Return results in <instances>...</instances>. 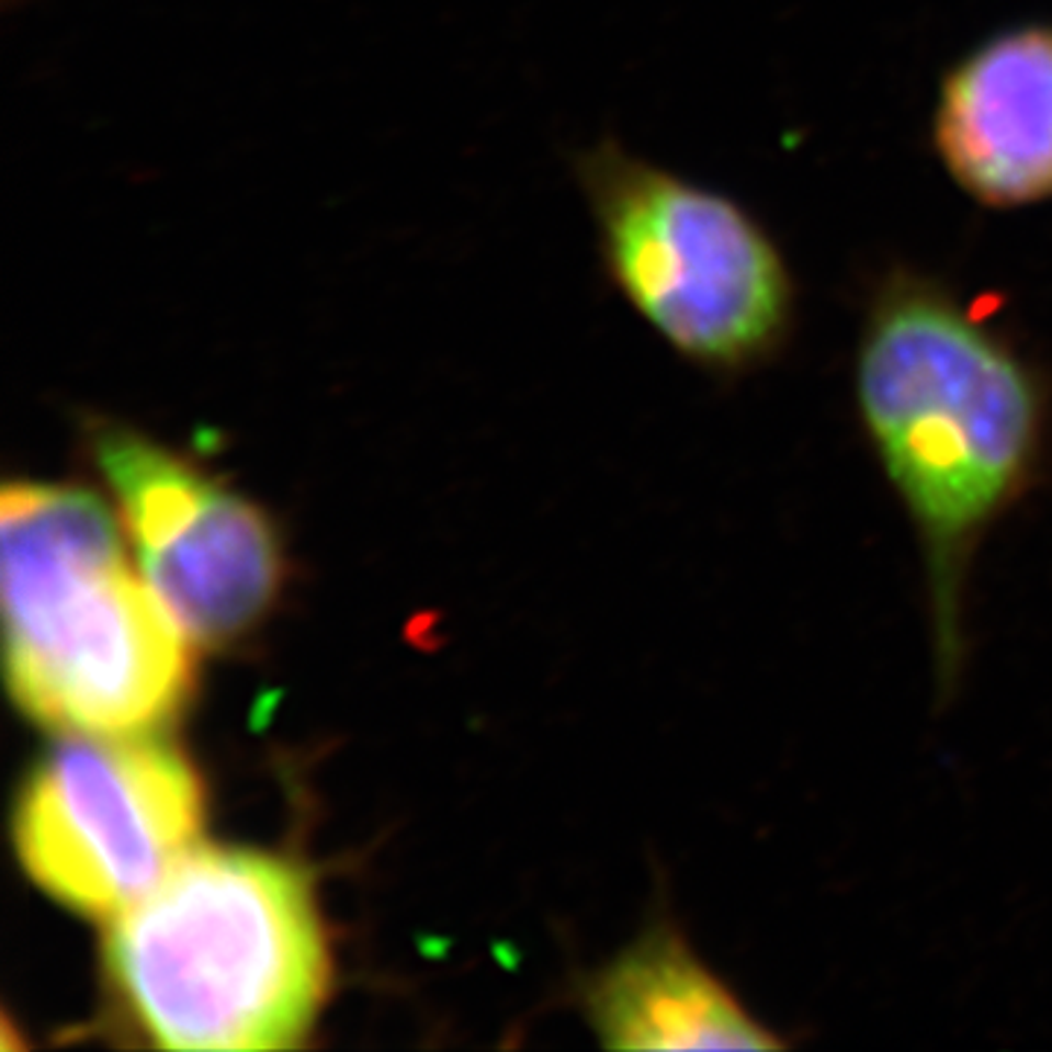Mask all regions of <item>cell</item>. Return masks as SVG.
Masks as SVG:
<instances>
[{
    "label": "cell",
    "mask_w": 1052,
    "mask_h": 1052,
    "mask_svg": "<svg viewBox=\"0 0 1052 1052\" xmlns=\"http://www.w3.org/2000/svg\"><path fill=\"white\" fill-rule=\"evenodd\" d=\"M7 681L30 720L147 734L184 708L191 641L129 565L112 509L82 486L0 495Z\"/></svg>",
    "instance_id": "2"
},
{
    "label": "cell",
    "mask_w": 1052,
    "mask_h": 1052,
    "mask_svg": "<svg viewBox=\"0 0 1052 1052\" xmlns=\"http://www.w3.org/2000/svg\"><path fill=\"white\" fill-rule=\"evenodd\" d=\"M853 404L913 527L939 704L968 667V593L980 550L1041 486L1050 389L1006 337L944 287L892 279L853 360Z\"/></svg>",
    "instance_id": "1"
},
{
    "label": "cell",
    "mask_w": 1052,
    "mask_h": 1052,
    "mask_svg": "<svg viewBox=\"0 0 1052 1052\" xmlns=\"http://www.w3.org/2000/svg\"><path fill=\"white\" fill-rule=\"evenodd\" d=\"M88 451L114 491L144 579L191 644L246 637L281 588V547L270 518L144 430L91 418Z\"/></svg>",
    "instance_id": "6"
},
{
    "label": "cell",
    "mask_w": 1052,
    "mask_h": 1052,
    "mask_svg": "<svg viewBox=\"0 0 1052 1052\" xmlns=\"http://www.w3.org/2000/svg\"><path fill=\"white\" fill-rule=\"evenodd\" d=\"M606 279L681 360L743 374L781 349L792 279L743 205L606 138L574 156Z\"/></svg>",
    "instance_id": "4"
},
{
    "label": "cell",
    "mask_w": 1052,
    "mask_h": 1052,
    "mask_svg": "<svg viewBox=\"0 0 1052 1052\" xmlns=\"http://www.w3.org/2000/svg\"><path fill=\"white\" fill-rule=\"evenodd\" d=\"M114 992L165 1050H287L328 994L305 871L246 848L191 851L105 936Z\"/></svg>",
    "instance_id": "3"
},
{
    "label": "cell",
    "mask_w": 1052,
    "mask_h": 1052,
    "mask_svg": "<svg viewBox=\"0 0 1052 1052\" xmlns=\"http://www.w3.org/2000/svg\"><path fill=\"white\" fill-rule=\"evenodd\" d=\"M932 140L950 179L980 205L1052 200V26L1003 30L953 65Z\"/></svg>",
    "instance_id": "7"
},
{
    "label": "cell",
    "mask_w": 1052,
    "mask_h": 1052,
    "mask_svg": "<svg viewBox=\"0 0 1052 1052\" xmlns=\"http://www.w3.org/2000/svg\"><path fill=\"white\" fill-rule=\"evenodd\" d=\"M585 1018L609 1050H790L661 909L585 985Z\"/></svg>",
    "instance_id": "8"
},
{
    "label": "cell",
    "mask_w": 1052,
    "mask_h": 1052,
    "mask_svg": "<svg viewBox=\"0 0 1052 1052\" xmlns=\"http://www.w3.org/2000/svg\"><path fill=\"white\" fill-rule=\"evenodd\" d=\"M205 790L176 748L140 734H70L35 763L12 834L21 866L53 901L114 918L193 851Z\"/></svg>",
    "instance_id": "5"
}]
</instances>
